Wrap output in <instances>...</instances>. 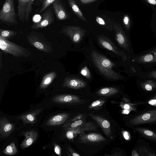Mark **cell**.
Returning a JSON list of instances; mask_svg holds the SVG:
<instances>
[{
	"label": "cell",
	"instance_id": "obj_47",
	"mask_svg": "<svg viewBox=\"0 0 156 156\" xmlns=\"http://www.w3.org/2000/svg\"><path fill=\"white\" fill-rule=\"evenodd\" d=\"M131 71L133 73H135L136 72V71L134 68L133 66H132V67H131Z\"/></svg>",
	"mask_w": 156,
	"mask_h": 156
},
{
	"label": "cell",
	"instance_id": "obj_23",
	"mask_svg": "<svg viewBox=\"0 0 156 156\" xmlns=\"http://www.w3.org/2000/svg\"><path fill=\"white\" fill-rule=\"evenodd\" d=\"M57 75L56 72L53 71L44 76L40 84V88L44 89L47 87L51 84Z\"/></svg>",
	"mask_w": 156,
	"mask_h": 156
},
{
	"label": "cell",
	"instance_id": "obj_17",
	"mask_svg": "<svg viewBox=\"0 0 156 156\" xmlns=\"http://www.w3.org/2000/svg\"><path fill=\"white\" fill-rule=\"evenodd\" d=\"M52 5L56 16L58 20H64L68 18V15L61 2V0H56Z\"/></svg>",
	"mask_w": 156,
	"mask_h": 156
},
{
	"label": "cell",
	"instance_id": "obj_40",
	"mask_svg": "<svg viewBox=\"0 0 156 156\" xmlns=\"http://www.w3.org/2000/svg\"><path fill=\"white\" fill-rule=\"evenodd\" d=\"M147 76L149 78H156V70L151 72L147 75Z\"/></svg>",
	"mask_w": 156,
	"mask_h": 156
},
{
	"label": "cell",
	"instance_id": "obj_31",
	"mask_svg": "<svg viewBox=\"0 0 156 156\" xmlns=\"http://www.w3.org/2000/svg\"><path fill=\"white\" fill-rule=\"evenodd\" d=\"M138 153L139 156H154L156 154L145 147H140L138 149Z\"/></svg>",
	"mask_w": 156,
	"mask_h": 156
},
{
	"label": "cell",
	"instance_id": "obj_9",
	"mask_svg": "<svg viewBox=\"0 0 156 156\" xmlns=\"http://www.w3.org/2000/svg\"><path fill=\"white\" fill-rule=\"evenodd\" d=\"M113 26L115 31V39L119 45L128 52L129 51V40L119 23L113 22Z\"/></svg>",
	"mask_w": 156,
	"mask_h": 156
},
{
	"label": "cell",
	"instance_id": "obj_10",
	"mask_svg": "<svg viewBox=\"0 0 156 156\" xmlns=\"http://www.w3.org/2000/svg\"><path fill=\"white\" fill-rule=\"evenodd\" d=\"M90 122H84L75 128L67 129L66 136L68 139H72L77 135L81 133L86 131L94 130L96 128Z\"/></svg>",
	"mask_w": 156,
	"mask_h": 156
},
{
	"label": "cell",
	"instance_id": "obj_25",
	"mask_svg": "<svg viewBox=\"0 0 156 156\" xmlns=\"http://www.w3.org/2000/svg\"><path fill=\"white\" fill-rule=\"evenodd\" d=\"M119 92L117 88L114 87H106L101 89L97 94L99 96H109L113 95Z\"/></svg>",
	"mask_w": 156,
	"mask_h": 156
},
{
	"label": "cell",
	"instance_id": "obj_48",
	"mask_svg": "<svg viewBox=\"0 0 156 156\" xmlns=\"http://www.w3.org/2000/svg\"><path fill=\"white\" fill-rule=\"evenodd\" d=\"M154 54L156 56V48L154 50L152 51Z\"/></svg>",
	"mask_w": 156,
	"mask_h": 156
},
{
	"label": "cell",
	"instance_id": "obj_37",
	"mask_svg": "<svg viewBox=\"0 0 156 156\" xmlns=\"http://www.w3.org/2000/svg\"><path fill=\"white\" fill-rule=\"evenodd\" d=\"M54 151L58 155L61 156L62 155L61 148L58 144L55 143H54Z\"/></svg>",
	"mask_w": 156,
	"mask_h": 156
},
{
	"label": "cell",
	"instance_id": "obj_32",
	"mask_svg": "<svg viewBox=\"0 0 156 156\" xmlns=\"http://www.w3.org/2000/svg\"><path fill=\"white\" fill-rule=\"evenodd\" d=\"M35 0H30L27 7L25 16V21L28 22L30 15L32 13V5L34 4Z\"/></svg>",
	"mask_w": 156,
	"mask_h": 156
},
{
	"label": "cell",
	"instance_id": "obj_11",
	"mask_svg": "<svg viewBox=\"0 0 156 156\" xmlns=\"http://www.w3.org/2000/svg\"><path fill=\"white\" fill-rule=\"evenodd\" d=\"M55 103L60 104H73L81 101L79 97L71 94H59L55 96L51 99Z\"/></svg>",
	"mask_w": 156,
	"mask_h": 156
},
{
	"label": "cell",
	"instance_id": "obj_8",
	"mask_svg": "<svg viewBox=\"0 0 156 156\" xmlns=\"http://www.w3.org/2000/svg\"><path fill=\"white\" fill-rule=\"evenodd\" d=\"M55 20L52 9L49 7L42 13L40 20L32 25L30 28L36 30L45 27L53 23Z\"/></svg>",
	"mask_w": 156,
	"mask_h": 156
},
{
	"label": "cell",
	"instance_id": "obj_43",
	"mask_svg": "<svg viewBox=\"0 0 156 156\" xmlns=\"http://www.w3.org/2000/svg\"><path fill=\"white\" fill-rule=\"evenodd\" d=\"M81 2L83 4H88L94 2L97 0H80Z\"/></svg>",
	"mask_w": 156,
	"mask_h": 156
},
{
	"label": "cell",
	"instance_id": "obj_5",
	"mask_svg": "<svg viewBox=\"0 0 156 156\" xmlns=\"http://www.w3.org/2000/svg\"><path fill=\"white\" fill-rule=\"evenodd\" d=\"M60 32L69 37L73 43H78L85 35V30L78 26H65Z\"/></svg>",
	"mask_w": 156,
	"mask_h": 156
},
{
	"label": "cell",
	"instance_id": "obj_42",
	"mask_svg": "<svg viewBox=\"0 0 156 156\" xmlns=\"http://www.w3.org/2000/svg\"><path fill=\"white\" fill-rule=\"evenodd\" d=\"M148 3L152 5H156V0H145Z\"/></svg>",
	"mask_w": 156,
	"mask_h": 156
},
{
	"label": "cell",
	"instance_id": "obj_3",
	"mask_svg": "<svg viewBox=\"0 0 156 156\" xmlns=\"http://www.w3.org/2000/svg\"><path fill=\"white\" fill-rule=\"evenodd\" d=\"M0 20L8 25L18 24L14 0H5L0 11Z\"/></svg>",
	"mask_w": 156,
	"mask_h": 156
},
{
	"label": "cell",
	"instance_id": "obj_26",
	"mask_svg": "<svg viewBox=\"0 0 156 156\" xmlns=\"http://www.w3.org/2000/svg\"><path fill=\"white\" fill-rule=\"evenodd\" d=\"M69 4L74 13L81 20L87 21L82 12L74 0H68Z\"/></svg>",
	"mask_w": 156,
	"mask_h": 156
},
{
	"label": "cell",
	"instance_id": "obj_35",
	"mask_svg": "<svg viewBox=\"0 0 156 156\" xmlns=\"http://www.w3.org/2000/svg\"><path fill=\"white\" fill-rule=\"evenodd\" d=\"M80 73L86 78L89 79L91 77V74L87 66L83 67L81 69Z\"/></svg>",
	"mask_w": 156,
	"mask_h": 156
},
{
	"label": "cell",
	"instance_id": "obj_24",
	"mask_svg": "<svg viewBox=\"0 0 156 156\" xmlns=\"http://www.w3.org/2000/svg\"><path fill=\"white\" fill-rule=\"evenodd\" d=\"M136 61L138 63H145L156 62V56L151 51L137 58Z\"/></svg>",
	"mask_w": 156,
	"mask_h": 156
},
{
	"label": "cell",
	"instance_id": "obj_27",
	"mask_svg": "<svg viewBox=\"0 0 156 156\" xmlns=\"http://www.w3.org/2000/svg\"><path fill=\"white\" fill-rule=\"evenodd\" d=\"M141 88L147 91H153L156 89V81L147 80L140 83Z\"/></svg>",
	"mask_w": 156,
	"mask_h": 156
},
{
	"label": "cell",
	"instance_id": "obj_15",
	"mask_svg": "<svg viewBox=\"0 0 156 156\" xmlns=\"http://www.w3.org/2000/svg\"><path fill=\"white\" fill-rule=\"evenodd\" d=\"M90 116L99 125L103 132L108 137H110L111 134L110 124L107 120L99 115H90Z\"/></svg>",
	"mask_w": 156,
	"mask_h": 156
},
{
	"label": "cell",
	"instance_id": "obj_38",
	"mask_svg": "<svg viewBox=\"0 0 156 156\" xmlns=\"http://www.w3.org/2000/svg\"><path fill=\"white\" fill-rule=\"evenodd\" d=\"M121 106L122 108L124 109H126L133 111H135L136 109L135 107L132 106L131 105L128 104L126 103L122 105H121Z\"/></svg>",
	"mask_w": 156,
	"mask_h": 156
},
{
	"label": "cell",
	"instance_id": "obj_44",
	"mask_svg": "<svg viewBox=\"0 0 156 156\" xmlns=\"http://www.w3.org/2000/svg\"><path fill=\"white\" fill-rule=\"evenodd\" d=\"M131 111L130 110L124 109L122 111V113L124 114H128Z\"/></svg>",
	"mask_w": 156,
	"mask_h": 156
},
{
	"label": "cell",
	"instance_id": "obj_13",
	"mask_svg": "<svg viewBox=\"0 0 156 156\" xmlns=\"http://www.w3.org/2000/svg\"><path fill=\"white\" fill-rule=\"evenodd\" d=\"M86 83L80 79L68 76L66 77L62 85L64 87L79 89L85 87Z\"/></svg>",
	"mask_w": 156,
	"mask_h": 156
},
{
	"label": "cell",
	"instance_id": "obj_16",
	"mask_svg": "<svg viewBox=\"0 0 156 156\" xmlns=\"http://www.w3.org/2000/svg\"><path fill=\"white\" fill-rule=\"evenodd\" d=\"M42 108L34 110L29 112L20 115L18 117L24 124H34L37 121V116L42 110Z\"/></svg>",
	"mask_w": 156,
	"mask_h": 156
},
{
	"label": "cell",
	"instance_id": "obj_46",
	"mask_svg": "<svg viewBox=\"0 0 156 156\" xmlns=\"http://www.w3.org/2000/svg\"><path fill=\"white\" fill-rule=\"evenodd\" d=\"M72 155L73 156H80V155L77 153L75 152H70Z\"/></svg>",
	"mask_w": 156,
	"mask_h": 156
},
{
	"label": "cell",
	"instance_id": "obj_49",
	"mask_svg": "<svg viewBox=\"0 0 156 156\" xmlns=\"http://www.w3.org/2000/svg\"><path fill=\"white\" fill-rule=\"evenodd\" d=\"M152 99H156V94H155L152 98Z\"/></svg>",
	"mask_w": 156,
	"mask_h": 156
},
{
	"label": "cell",
	"instance_id": "obj_33",
	"mask_svg": "<svg viewBox=\"0 0 156 156\" xmlns=\"http://www.w3.org/2000/svg\"><path fill=\"white\" fill-rule=\"evenodd\" d=\"M96 20L97 22L99 24L104 27L105 28L108 29L110 31H112V27L106 23V22L102 18L97 16L96 17Z\"/></svg>",
	"mask_w": 156,
	"mask_h": 156
},
{
	"label": "cell",
	"instance_id": "obj_12",
	"mask_svg": "<svg viewBox=\"0 0 156 156\" xmlns=\"http://www.w3.org/2000/svg\"><path fill=\"white\" fill-rule=\"evenodd\" d=\"M14 124L7 118L1 117L0 119V136L2 138L8 136L13 131Z\"/></svg>",
	"mask_w": 156,
	"mask_h": 156
},
{
	"label": "cell",
	"instance_id": "obj_29",
	"mask_svg": "<svg viewBox=\"0 0 156 156\" xmlns=\"http://www.w3.org/2000/svg\"><path fill=\"white\" fill-rule=\"evenodd\" d=\"M84 123V122L82 120H79V119L78 120H76L75 118L72 120V122L65 124L62 126V127L67 130L75 128Z\"/></svg>",
	"mask_w": 156,
	"mask_h": 156
},
{
	"label": "cell",
	"instance_id": "obj_28",
	"mask_svg": "<svg viewBox=\"0 0 156 156\" xmlns=\"http://www.w3.org/2000/svg\"><path fill=\"white\" fill-rule=\"evenodd\" d=\"M17 34L16 31L2 29L0 30V37L6 40L16 36Z\"/></svg>",
	"mask_w": 156,
	"mask_h": 156
},
{
	"label": "cell",
	"instance_id": "obj_22",
	"mask_svg": "<svg viewBox=\"0 0 156 156\" xmlns=\"http://www.w3.org/2000/svg\"><path fill=\"white\" fill-rule=\"evenodd\" d=\"M135 130L142 136L156 143V132L145 128H137Z\"/></svg>",
	"mask_w": 156,
	"mask_h": 156
},
{
	"label": "cell",
	"instance_id": "obj_7",
	"mask_svg": "<svg viewBox=\"0 0 156 156\" xmlns=\"http://www.w3.org/2000/svg\"><path fill=\"white\" fill-rule=\"evenodd\" d=\"M156 121V109H151L133 118L129 121L130 124L139 125L149 124Z\"/></svg>",
	"mask_w": 156,
	"mask_h": 156
},
{
	"label": "cell",
	"instance_id": "obj_30",
	"mask_svg": "<svg viewBox=\"0 0 156 156\" xmlns=\"http://www.w3.org/2000/svg\"><path fill=\"white\" fill-rule=\"evenodd\" d=\"M18 152L17 148L14 142H12L8 145L3 151V152L5 154L13 155L16 154Z\"/></svg>",
	"mask_w": 156,
	"mask_h": 156
},
{
	"label": "cell",
	"instance_id": "obj_4",
	"mask_svg": "<svg viewBox=\"0 0 156 156\" xmlns=\"http://www.w3.org/2000/svg\"><path fill=\"white\" fill-rule=\"evenodd\" d=\"M26 37L29 43L39 50L47 53L53 52L51 44L40 33L31 31Z\"/></svg>",
	"mask_w": 156,
	"mask_h": 156
},
{
	"label": "cell",
	"instance_id": "obj_21",
	"mask_svg": "<svg viewBox=\"0 0 156 156\" xmlns=\"http://www.w3.org/2000/svg\"><path fill=\"white\" fill-rule=\"evenodd\" d=\"M56 0H35L33 5L37 8L35 12L39 14L42 13Z\"/></svg>",
	"mask_w": 156,
	"mask_h": 156
},
{
	"label": "cell",
	"instance_id": "obj_18",
	"mask_svg": "<svg viewBox=\"0 0 156 156\" xmlns=\"http://www.w3.org/2000/svg\"><path fill=\"white\" fill-rule=\"evenodd\" d=\"M79 140L80 142L83 143L98 142L106 140L105 138L101 135L96 133L82 135Z\"/></svg>",
	"mask_w": 156,
	"mask_h": 156
},
{
	"label": "cell",
	"instance_id": "obj_14",
	"mask_svg": "<svg viewBox=\"0 0 156 156\" xmlns=\"http://www.w3.org/2000/svg\"><path fill=\"white\" fill-rule=\"evenodd\" d=\"M23 134L25 138L20 144L22 149H24L31 145L37 139L38 134L34 130H30L24 132Z\"/></svg>",
	"mask_w": 156,
	"mask_h": 156
},
{
	"label": "cell",
	"instance_id": "obj_6",
	"mask_svg": "<svg viewBox=\"0 0 156 156\" xmlns=\"http://www.w3.org/2000/svg\"><path fill=\"white\" fill-rule=\"evenodd\" d=\"M99 44L103 48L111 51L120 58L123 62L127 59V56L122 50L120 51L108 37L103 35L97 36Z\"/></svg>",
	"mask_w": 156,
	"mask_h": 156
},
{
	"label": "cell",
	"instance_id": "obj_19",
	"mask_svg": "<svg viewBox=\"0 0 156 156\" xmlns=\"http://www.w3.org/2000/svg\"><path fill=\"white\" fill-rule=\"evenodd\" d=\"M69 115L66 113H62L55 115L48 120L45 123L48 126H55L63 123L69 118Z\"/></svg>",
	"mask_w": 156,
	"mask_h": 156
},
{
	"label": "cell",
	"instance_id": "obj_34",
	"mask_svg": "<svg viewBox=\"0 0 156 156\" xmlns=\"http://www.w3.org/2000/svg\"><path fill=\"white\" fill-rule=\"evenodd\" d=\"M123 22L125 28L128 30L129 29L131 25V20L128 15H126L124 16Z\"/></svg>",
	"mask_w": 156,
	"mask_h": 156
},
{
	"label": "cell",
	"instance_id": "obj_45",
	"mask_svg": "<svg viewBox=\"0 0 156 156\" xmlns=\"http://www.w3.org/2000/svg\"><path fill=\"white\" fill-rule=\"evenodd\" d=\"M131 155L132 156H139L138 152L135 150H134L132 151Z\"/></svg>",
	"mask_w": 156,
	"mask_h": 156
},
{
	"label": "cell",
	"instance_id": "obj_2",
	"mask_svg": "<svg viewBox=\"0 0 156 156\" xmlns=\"http://www.w3.org/2000/svg\"><path fill=\"white\" fill-rule=\"evenodd\" d=\"M0 48L4 53L17 57H27L31 54L28 49L0 37Z\"/></svg>",
	"mask_w": 156,
	"mask_h": 156
},
{
	"label": "cell",
	"instance_id": "obj_1",
	"mask_svg": "<svg viewBox=\"0 0 156 156\" xmlns=\"http://www.w3.org/2000/svg\"><path fill=\"white\" fill-rule=\"evenodd\" d=\"M91 55L95 65L105 76L113 80L123 79L120 74L112 69L115 64L106 57L95 51H92Z\"/></svg>",
	"mask_w": 156,
	"mask_h": 156
},
{
	"label": "cell",
	"instance_id": "obj_36",
	"mask_svg": "<svg viewBox=\"0 0 156 156\" xmlns=\"http://www.w3.org/2000/svg\"><path fill=\"white\" fill-rule=\"evenodd\" d=\"M105 102L103 100H97L93 102L90 106L89 108H96L102 105Z\"/></svg>",
	"mask_w": 156,
	"mask_h": 156
},
{
	"label": "cell",
	"instance_id": "obj_39",
	"mask_svg": "<svg viewBox=\"0 0 156 156\" xmlns=\"http://www.w3.org/2000/svg\"><path fill=\"white\" fill-rule=\"evenodd\" d=\"M123 135L125 139L127 140H129L131 139L130 135L127 131H123L122 132Z\"/></svg>",
	"mask_w": 156,
	"mask_h": 156
},
{
	"label": "cell",
	"instance_id": "obj_20",
	"mask_svg": "<svg viewBox=\"0 0 156 156\" xmlns=\"http://www.w3.org/2000/svg\"><path fill=\"white\" fill-rule=\"evenodd\" d=\"M18 16L20 21L23 23L25 21L26 9L30 0H17Z\"/></svg>",
	"mask_w": 156,
	"mask_h": 156
},
{
	"label": "cell",
	"instance_id": "obj_41",
	"mask_svg": "<svg viewBox=\"0 0 156 156\" xmlns=\"http://www.w3.org/2000/svg\"><path fill=\"white\" fill-rule=\"evenodd\" d=\"M148 103L151 105L156 106V99H151L148 101Z\"/></svg>",
	"mask_w": 156,
	"mask_h": 156
}]
</instances>
